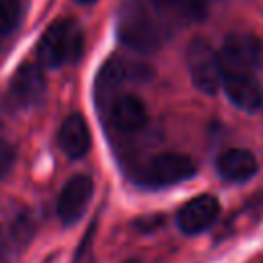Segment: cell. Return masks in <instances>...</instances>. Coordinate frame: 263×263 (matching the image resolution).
I'll return each instance as SVG.
<instances>
[{"instance_id":"1","label":"cell","mask_w":263,"mask_h":263,"mask_svg":"<svg viewBox=\"0 0 263 263\" xmlns=\"http://www.w3.org/2000/svg\"><path fill=\"white\" fill-rule=\"evenodd\" d=\"M117 35L119 41L136 53H152L162 41V33L154 16L140 0H129L123 6L117 21Z\"/></svg>"},{"instance_id":"2","label":"cell","mask_w":263,"mask_h":263,"mask_svg":"<svg viewBox=\"0 0 263 263\" xmlns=\"http://www.w3.org/2000/svg\"><path fill=\"white\" fill-rule=\"evenodd\" d=\"M82 53V31L76 21L60 18L45 29L37 45V60L47 68H62Z\"/></svg>"},{"instance_id":"3","label":"cell","mask_w":263,"mask_h":263,"mask_svg":"<svg viewBox=\"0 0 263 263\" xmlns=\"http://www.w3.org/2000/svg\"><path fill=\"white\" fill-rule=\"evenodd\" d=\"M195 175V162L181 152H162L150 158L140 171V183L146 187H171L183 183Z\"/></svg>"},{"instance_id":"4","label":"cell","mask_w":263,"mask_h":263,"mask_svg":"<svg viewBox=\"0 0 263 263\" xmlns=\"http://www.w3.org/2000/svg\"><path fill=\"white\" fill-rule=\"evenodd\" d=\"M187 68L193 86L203 95H214L222 86V64L218 51L205 39H193L189 43Z\"/></svg>"},{"instance_id":"5","label":"cell","mask_w":263,"mask_h":263,"mask_svg":"<svg viewBox=\"0 0 263 263\" xmlns=\"http://www.w3.org/2000/svg\"><path fill=\"white\" fill-rule=\"evenodd\" d=\"M218 58L222 72H251L261 64L263 45L251 33H232L224 39Z\"/></svg>"},{"instance_id":"6","label":"cell","mask_w":263,"mask_h":263,"mask_svg":"<svg viewBox=\"0 0 263 263\" xmlns=\"http://www.w3.org/2000/svg\"><path fill=\"white\" fill-rule=\"evenodd\" d=\"M92 189H95L92 179L82 173L70 177L64 183L58 195V218L64 226H72L82 218L86 205L90 203Z\"/></svg>"},{"instance_id":"7","label":"cell","mask_w":263,"mask_h":263,"mask_svg":"<svg viewBox=\"0 0 263 263\" xmlns=\"http://www.w3.org/2000/svg\"><path fill=\"white\" fill-rule=\"evenodd\" d=\"M43 92H45V76L43 70L33 62H25L23 66H18L8 82V99L16 107L35 105L43 97Z\"/></svg>"},{"instance_id":"8","label":"cell","mask_w":263,"mask_h":263,"mask_svg":"<svg viewBox=\"0 0 263 263\" xmlns=\"http://www.w3.org/2000/svg\"><path fill=\"white\" fill-rule=\"evenodd\" d=\"M222 88L230 103L242 111H259L263 107V88L251 72H222Z\"/></svg>"},{"instance_id":"9","label":"cell","mask_w":263,"mask_h":263,"mask_svg":"<svg viewBox=\"0 0 263 263\" xmlns=\"http://www.w3.org/2000/svg\"><path fill=\"white\" fill-rule=\"evenodd\" d=\"M148 78H150V70L146 66H142L138 62H125L119 58H111L105 62V66L101 68V72L97 76V92L107 95L123 84L140 82V80H148Z\"/></svg>"},{"instance_id":"10","label":"cell","mask_w":263,"mask_h":263,"mask_svg":"<svg viewBox=\"0 0 263 263\" xmlns=\"http://www.w3.org/2000/svg\"><path fill=\"white\" fill-rule=\"evenodd\" d=\"M220 214V203L214 195H197L189 199L177 214V224L185 234H197L210 228Z\"/></svg>"},{"instance_id":"11","label":"cell","mask_w":263,"mask_h":263,"mask_svg":"<svg viewBox=\"0 0 263 263\" xmlns=\"http://www.w3.org/2000/svg\"><path fill=\"white\" fill-rule=\"evenodd\" d=\"M109 117L113 127L121 134H136L148 121L146 105L136 95H119L117 99H113Z\"/></svg>"},{"instance_id":"12","label":"cell","mask_w":263,"mask_h":263,"mask_svg":"<svg viewBox=\"0 0 263 263\" xmlns=\"http://www.w3.org/2000/svg\"><path fill=\"white\" fill-rule=\"evenodd\" d=\"M90 129L86 119L80 113H70L58 132V144L60 150L68 156V158H82L88 154L90 150Z\"/></svg>"},{"instance_id":"13","label":"cell","mask_w":263,"mask_h":263,"mask_svg":"<svg viewBox=\"0 0 263 263\" xmlns=\"http://www.w3.org/2000/svg\"><path fill=\"white\" fill-rule=\"evenodd\" d=\"M216 166L222 179L232 183H242L257 173L259 162L257 156L247 148H228L218 156Z\"/></svg>"},{"instance_id":"14","label":"cell","mask_w":263,"mask_h":263,"mask_svg":"<svg viewBox=\"0 0 263 263\" xmlns=\"http://www.w3.org/2000/svg\"><path fill=\"white\" fill-rule=\"evenodd\" d=\"M154 4L183 21H199L205 16V0H154Z\"/></svg>"},{"instance_id":"15","label":"cell","mask_w":263,"mask_h":263,"mask_svg":"<svg viewBox=\"0 0 263 263\" xmlns=\"http://www.w3.org/2000/svg\"><path fill=\"white\" fill-rule=\"evenodd\" d=\"M23 16L21 0H0V35L12 33Z\"/></svg>"},{"instance_id":"16","label":"cell","mask_w":263,"mask_h":263,"mask_svg":"<svg viewBox=\"0 0 263 263\" xmlns=\"http://www.w3.org/2000/svg\"><path fill=\"white\" fill-rule=\"evenodd\" d=\"M14 160H16V152L12 144L6 140H0V179L10 173V168L14 166Z\"/></svg>"},{"instance_id":"17","label":"cell","mask_w":263,"mask_h":263,"mask_svg":"<svg viewBox=\"0 0 263 263\" xmlns=\"http://www.w3.org/2000/svg\"><path fill=\"white\" fill-rule=\"evenodd\" d=\"M74 2H78V4H95L97 0H74Z\"/></svg>"},{"instance_id":"18","label":"cell","mask_w":263,"mask_h":263,"mask_svg":"<svg viewBox=\"0 0 263 263\" xmlns=\"http://www.w3.org/2000/svg\"><path fill=\"white\" fill-rule=\"evenodd\" d=\"M127 263H138V261H127Z\"/></svg>"}]
</instances>
